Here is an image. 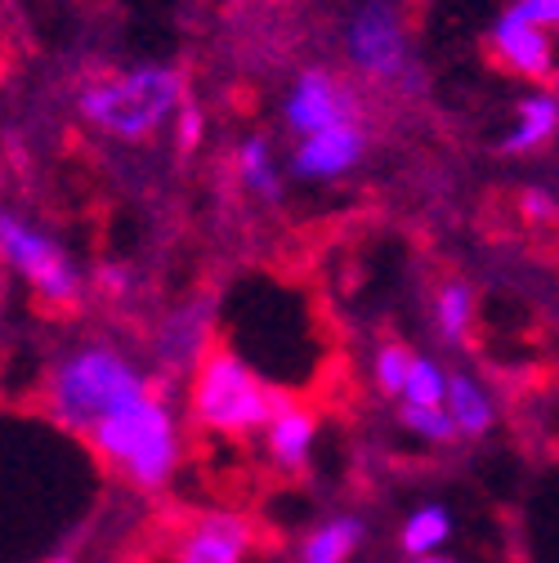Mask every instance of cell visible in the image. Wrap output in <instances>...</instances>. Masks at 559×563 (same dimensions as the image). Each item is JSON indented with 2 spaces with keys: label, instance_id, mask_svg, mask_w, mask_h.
Returning <instances> with one entry per match:
<instances>
[{
  "label": "cell",
  "instance_id": "6da1fadb",
  "mask_svg": "<svg viewBox=\"0 0 559 563\" xmlns=\"http://www.w3.org/2000/svg\"><path fill=\"white\" fill-rule=\"evenodd\" d=\"M153 385H157V376L139 363L130 349H121L108 335H90V340L67 344L50 363V372L41 380V411L58 430L77 434L86 443V434L99 420H108L139 394H149Z\"/></svg>",
  "mask_w": 559,
  "mask_h": 563
},
{
  "label": "cell",
  "instance_id": "7a4b0ae2",
  "mask_svg": "<svg viewBox=\"0 0 559 563\" xmlns=\"http://www.w3.org/2000/svg\"><path fill=\"white\" fill-rule=\"evenodd\" d=\"M184 411L175 407V394L166 380H157L149 394H139L121 411L86 434V448L99 456L108 474H117L134 492H166L184 465Z\"/></svg>",
  "mask_w": 559,
  "mask_h": 563
},
{
  "label": "cell",
  "instance_id": "3957f363",
  "mask_svg": "<svg viewBox=\"0 0 559 563\" xmlns=\"http://www.w3.org/2000/svg\"><path fill=\"white\" fill-rule=\"evenodd\" d=\"M283 389L268 385L238 349L216 344V354L206 358L184 394V416L188 426L216 443H246L268 430V420L283 407Z\"/></svg>",
  "mask_w": 559,
  "mask_h": 563
},
{
  "label": "cell",
  "instance_id": "277c9868",
  "mask_svg": "<svg viewBox=\"0 0 559 563\" xmlns=\"http://www.w3.org/2000/svg\"><path fill=\"white\" fill-rule=\"evenodd\" d=\"M184 103V77L162 63L95 73L77 90V117L112 144H149L166 125H175Z\"/></svg>",
  "mask_w": 559,
  "mask_h": 563
},
{
  "label": "cell",
  "instance_id": "5b68a950",
  "mask_svg": "<svg viewBox=\"0 0 559 563\" xmlns=\"http://www.w3.org/2000/svg\"><path fill=\"white\" fill-rule=\"evenodd\" d=\"M344 58L349 73L376 90H416L421 73L412 63V41H407V19L398 0H363V5L344 19Z\"/></svg>",
  "mask_w": 559,
  "mask_h": 563
},
{
  "label": "cell",
  "instance_id": "8992f818",
  "mask_svg": "<svg viewBox=\"0 0 559 563\" xmlns=\"http://www.w3.org/2000/svg\"><path fill=\"white\" fill-rule=\"evenodd\" d=\"M0 251H6V264L28 282L36 305H45L50 313H73L86 300V277H81L77 260L41 224L10 210V216L0 220Z\"/></svg>",
  "mask_w": 559,
  "mask_h": 563
},
{
  "label": "cell",
  "instance_id": "52a82bcc",
  "mask_svg": "<svg viewBox=\"0 0 559 563\" xmlns=\"http://www.w3.org/2000/svg\"><path fill=\"white\" fill-rule=\"evenodd\" d=\"M153 376L166 385L193 380V372L216 354V300L211 296H188L175 309H166L149 340Z\"/></svg>",
  "mask_w": 559,
  "mask_h": 563
},
{
  "label": "cell",
  "instance_id": "ba28073f",
  "mask_svg": "<svg viewBox=\"0 0 559 563\" xmlns=\"http://www.w3.org/2000/svg\"><path fill=\"white\" fill-rule=\"evenodd\" d=\"M283 121L296 139L363 121V95L354 81H344L331 67H305L283 95Z\"/></svg>",
  "mask_w": 559,
  "mask_h": 563
},
{
  "label": "cell",
  "instance_id": "9c48e42d",
  "mask_svg": "<svg viewBox=\"0 0 559 563\" xmlns=\"http://www.w3.org/2000/svg\"><path fill=\"white\" fill-rule=\"evenodd\" d=\"M260 528L242 510H197L171 537V563H251Z\"/></svg>",
  "mask_w": 559,
  "mask_h": 563
},
{
  "label": "cell",
  "instance_id": "30bf717a",
  "mask_svg": "<svg viewBox=\"0 0 559 563\" xmlns=\"http://www.w3.org/2000/svg\"><path fill=\"white\" fill-rule=\"evenodd\" d=\"M487 54L497 58L502 73L528 81V86H546L559 81V49H555V32L533 23L519 5H506L497 14V23L487 27Z\"/></svg>",
  "mask_w": 559,
  "mask_h": 563
},
{
  "label": "cell",
  "instance_id": "8fae6325",
  "mask_svg": "<svg viewBox=\"0 0 559 563\" xmlns=\"http://www.w3.org/2000/svg\"><path fill=\"white\" fill-rule=\"evenodd\" d=\"M368 157V125L349 121V125H331L318 134L296 139L292 148V175L305 184H336L349 179Z\"/></svg>",
  "mask_w": 559,
  "mask_h": 563
},
{
  "label": "cell",
  "instance_id": "7c38bea8",
  "mask_svg": "<svg viewBox=\"0 0 559 563\" xmlns=\"http://www.w3.org/2000/svg\"><path fill=\"white\" fill-rule=\"evenodd\" d=\"M260 448L277 474H305L318 448V411L287 394L277 416L268 420V430L260 434Z\"/></svg>",
  "mask_w": 559,
  "mask_h": 563
},
{
  "label": "cell",
  "instance_id": "4fadbf2b",
  "mask_svg": "<svg viewBox=\"0 0 559 563\" xmlns=\"http://www.w3.org/2000/svg\"><path fill=\"white\" fill-rule=\"evenodd\" d=\"M559 134V90H546V86H533L519 103H515V117L502 134V153L506 157H528L537 148H546L550 139Z\"/></svg>",
  "mask_w": 559,
  "mask_h": 563
},
{
  "label": "cell",
  "instance_id": "5bb4252c",
  "mask_svg": "<svg viewBox=\"0 0 559 563\" xmlns=\"http://www.w3.org/2000/svg\"><path fill=\"white\" fill-rule=\"evenodd\" d=\"M448 416L457 420L461 439H487L497 430V398L474 372H452L448 376Z\"/></svg>",
  "mask_w": 559,
  "mask_h": 563
},
{
  "label": "cell",
  "instance_id": "9a60e30c",
  "mask_svg": "<svg viewBox=\"0 0 559 563\" xmlns=\"http://www.w3.org/2000/svg\"><path fill=\"white\" fill-rule=\"evenodd\" d=\"M368 541V523L359 515H331L314 523L296 550V563H349Z\"/></svg>",
  "mask_w": 559,
  "mask_h": 563
},
{
  "label": "cell",
  "instance_id": "2e32d148",
  "mask_svg": "<svg viewBox=\"0 0 559 563\" xmlns=\"http://www.w3.org/2000/svg\"><path fill=\"white\" fill-rule=\"evenodd\" d=\"M233 179L255 201H283V188H287L283 170H277V157H273V144L264 134H251L233 148Z\"/></svg>",
  "mask_w": 559,
  "mask_h": 563
},
{
  "label": "cell",
  "instance_id": "e0dca14e",
  "mask_svg": "<svg viewBox=\"0 0 559 563\" xmlns=\"http://www.w3.org/2000/svg\"><path fill=\"white\" fill-rule=\"evenodd\" d=\"M448 541H452V515L439 501L416 506L398 528V545L407 559H435V554H443Z\"/></svg>",
  "mask_w": 559,
  "mask_h": 563
},
{
  "label": "cell",
  "instance_id": "ac0fdd59",
  "mask_svg": "<svg viewBox=\"0 0 559 563\" xmlns=\"http://www.w3.org/2000/svg\"><path fill=\"white\" fill-rule=\"evenodd\" d=\"M474 318H479V305H474V291L465 282H443L435 291V331L448 349H465L470 335H474Z\"/></svg>",
  "mask_w": 559,
  "mask_h": 563
},
{
  "label": "cell",
  "instance_id": "d6986e66",
  "mask_svg": "<svg viewBox=\"0 0 559 563\" xmlns=\"http://www.w3.org/2000/svg\"><path fill=\"white\" fill-rule=\"evenodd\" d=\"M412 363H416V349H407V344H398V340L376 344V349H372V385H376V394H385V398L398 402L403 389H407Z\"/></svg>",
  "mask_w": 559,
  "mask_h": 563
},
{
  "label": "cell",
  "instance_id": "ffe728a7",
  "mask_svg": "<svg viewBox=\"0 0 559 563\" xmlns=\"http://www.w3.org/2000/svg\"><path fill=\"white\" fill-rule=\"evenodd\" d=\"M448 376L452 372L443 363H435L430 354H416L398 407H448Z\"/></svg>",
  "mask_w": 559,
  "mask_h": 563
},
{
  "label": "cell",
  "instance_id": "44dd1931",
  "mask_svg": "<svg viewBox=\"0 0 559 563\" xmlns=\"http://www.w3.org/2000/svg\"><path fill=\"white\" fill-rule=\"evenodd\" d=\"M398 420H403L407 434H416L430 448H448V443L461 439V430H457V420L448 416V407H398Z\"/></svg>",
  "mask_w": 559,
  "mask_h": 563
},
{
  "label": "cell",
  "instance_id": "7402d4cb",
  "mask_svg": "<svg viewBox=\"0 0 559 563\" xmlns=\"http://www.w3.org/2000/svg\"><path fill=\"white\" fill-rule=\"evenodd\" d=\"M519 216L528 220V224H555L559 220V197L550 192V188H524L519 192Z\"/></svg>",
  "mask_w": 559,
  "mask_h": 563
},
{
  "label": "cell",
  "instance_id": "603a6c76",
  "mask_svg": "<svg viewBox=\"0 0 559 563\" xmlns=\"http://www.w3.org/2000/svg\"><path fill=\"white\" fill-rule=\"evenodd\" d=\"M201 130H206L201 108H197V103H184V108H179V117H175V125H171L175 144H179V153H193V148L201 144Z\"/></svg>",
  "mask_w": 559,
  "mask_h": 563
},
{
  "label": "cell",
  "instance_id": "cb8c5ba5",
  "mask_svg": "<svg viewBox=\"0 0 559 563\" xmlns=\"http://www.w3.org/2000/svg\"><path fill=\"white\" fill-rule=\"evenodd\" d=\"M99 291H108L112 300H125L134 291V273L125 264H103L99 268Z\"/></svg>",
  "mask_w": 559,
  "mask_h": 563
},
{
  "label": "cell",
  "instance_id": "d4e9b609",
  "mask_svg": "<svg viewBox=\"0 0 559 563\" xmlns=\"http://www.w3.org/2000/svg\"><path fill=\"white\" fill-rule=\"evenodd\" d=\"M515 5H519L533 23H541V27H550V32L559 36V0H515Z\"/></svg>",
  "mask_w": 559,
  "mask_h": 563
},
{
  "label": "cell",
  "instance_id": "484cf974",
  "mask_svg": "<svg viewBox=\"0 0 559 563\" xmlns=\"http://www.w3.org/2000/svg\"><path fill=\"white\" fill-rule=\"evenodd\" d=\"M412 563H457V559H448V554H435V559H412Z\"/></svg>",
  "mask_w": 559,
  "mask_h": 563
},
{
  "label": "cell",
  "instance_id": "4316f807",
  "mask_svg": "<svg viewBox=\"0 0 559 563\" xmlns=\"http://www.w3.org/2000/svg\"><path fill=\"white\" fill-rule=\"evenodd\" d=\"M45 563H77L73 554H54V559H45Z\"/></svg>",
  "mask_w": 559,
  "mask_h": 563
}]
</instances>
